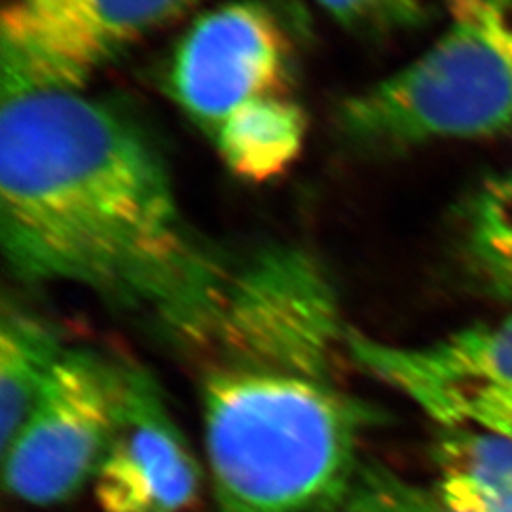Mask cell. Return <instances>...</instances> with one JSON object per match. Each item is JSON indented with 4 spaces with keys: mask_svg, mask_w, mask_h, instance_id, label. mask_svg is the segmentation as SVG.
Segmentation results:
<instances>
[{
    "mask_svg": "<svg viewBox=\"0 0 512 512\" xmlns=\"http://www.w3.org/2000/svg\"><path fill=\"white\" fill-rule=\"evenodd\" d=\"M351 359L437 421L512 440V313L423 346H395L359 330Z\"/></svg>",
    "mask_w": 512,
    "mask_h": 512,
    "instance_id": "cell-6",
    "label": "cell"
},
{
    "mask_svg": "<svg viewBox=\"0 0 512 512\" xmlns=\"http://www.w3.org/2000/svg\"><path fill=\"white\" fill-rule=\"evenodd\" d=\"M202 469L145 366L128 363L120 416L93 478L101 512H188Z\"/></svg>",
    "mask_w": 512,
    "mask_h": 512,
    "instance_id": "cell-8",
    "label": "cell"
},
{
    "mask_svg": "<svg viewBox=\"0 0 512 512\" xmlns=\"http://www.w3.org/2000/svg\"><path fill=\"white\" fill-rule=\"evenodd\" d=\"M67 348L46 317L16 302H4L0 321L2 448L16 435Z\"/></svg>",
    "mask_w": 512,
    "mask_h": 512,
    "instance_id": "cell-12",
    "label": "cell"
},
{
    "mask_svg": "<svg viewBox=\"0 0 512 512\" xmlns=\"http://www.w3.org/2000/svg\"><path fill=\"white\" fill-rule=\"evenodd\" d=\"M448 18L427 52L340 105L349 147L380 154L512 131V0H461Z\"/></svg>",
    "mask_w": 512,
    "mask_h": 512,
    "instance_id": "cell-3",
    "label": "cell"
},
{
    "mask_svg": "<svg viewBox=\"0 0 512 512\" xmlns=\"http://www.w3.org/2000/svg\"><path fill=\"white\" fill-rule=\"evenodd\" d=\"M353 35L384 37L450 16L461 0H315Z\"/></svg>",
    "mask_w": 512,
    "mask_h": 512,
    "instance_id": "cell-13",
    "label": "cell"
},
{
    "mask_svg": "<svg viewBox=\"0 0 512 512\" xmlns=\"http://www.w3.org/2000/svg\"><path fill=\"white\" fill-rule=\"evenodd\" d=\"M306 114L294 95L253 103L236 112L211 139L226 167L249 183H266L300 156Z\"/></svg>",
    "mask_w": 512,
    "mask_h": 512,
    "instance_id": "cell-11",
    "label": "cell"
},
{
    "mask_svg": "<svg viewBox=\"0 0 512 512\" xmlns=\"http://www.w3.org/2000/svg\"><path fill=\"white\" fill-rule=\"evenodd\" d=\"M459 268L480 293L512 304V169L473 188L454 213Z\"/></svg>",
    "mask_w": 512,
    "mask_h": 512,
    "instance_id": "cell-9",
    "label": "cell"
},
{
    "mask_svg": "<svg viewBox=\"0 0 512 512\" xmlns=\"http://www.w3.org/2000/svg\"><path fill=\"white\" fill-rule=\"evenodd\" d=\"M351 329L327 268L296 245L232 264L196 336L219 512H340L382 412L349 385Z\"/></svg>",
    "mask_w": 512,
    "mask_h": 512,
    "instance_id": "cell-2",
    "label": "cell"
},
{
    "mask_svg": "<svg viewBox=\"0 0 512 512\" xmlns=\"http://www.w3.org/2000/svg\"><path fill=\"white\" fill-rule=\"evenodd\" d=\"M433 490L458 512H512V440L473 429H440Z\"/></svg>",
    "mask_w": 512,
    "mask_h": 512,
    "instance_id": "cell-10",
    "label": "cell"
},
{
    "mask_svg": "<svg viewBox=\"0 0 512 512\" xmlns=\"http://www.w3.org/2000/svg\"><path fill=\"white\" fill-rule=\"evenodd\" d=\"M340 512L458 511L450 509L433 486H421L376 459H365Z\"/></svg>",
    "mask_w": 512,
    "mask_h": 512,
    "instance_id": "cell-14",
    "label": "cell"
},
{
    "mask_svg": "<svg viewBox=\"0 0 512 512\" xmlns=\"http://www.w3.org/2000/svg\"><path fill=\"white\" fill-rule=\"evenodd\" d=\"M0 239L19 281L141 311L183 346L232 268L184 219L147 133L82 90L2 95Z\"/></svg>",
    "mask_w": 512,
    "mask_h": 512,
    "instance_id": "cell-1",
    "label": "cell"
},
{
    "mask_svg": "<svg viewBox=\"0 0 512 512\" xmlns=\"http://www.w3.org/2000/svg\"><path fill=\"white\" fill-rule=\"evenodd\" d=\"M126 368V361L97 349H65L2 448L8 494L25 505L52 507L93 484L120 416Z\"/></svg>",
    "mask_w": 512,
    "mask_h": 512,
    "instance_id": "cell-4",
    "label": "cell"
},
{
    "mask_svg": "<svg viewBox=\"0 0 512 512\" xmlns=\"http://www.w3.org/2000/svg\"><path fill=\"white\" fill-rule=\"evenodd\" d=\"M293 44L262 0H232L203 14L181 38L167 90L213 139L228 118L253 103L293 95Z\"/></svg>",
    "mask_w": 512,
    "mask_h": 512,
    "instance_id": "cell-7",
    "label": "cell"
},
{
    "mask_svg": "<svg viewBox=\"0 0 512 512\" xmlns=\"http://www.w3.org/2000/svg\"><path fill=\"white\" fill-rule=\"evenodd\" d=\"M198 0H4L2 95L84 90L131 46Z\"/></svg>",
    "mask_w": 512,
    "mask_h": 512,
    "instance_id": "cell-5",
    "label": "cell"
}]
</instances>
